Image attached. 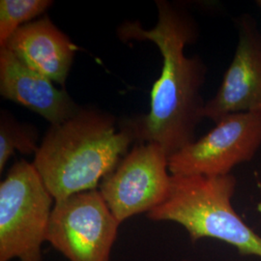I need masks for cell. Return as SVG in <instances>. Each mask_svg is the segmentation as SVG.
<instances>
[{
  "instance_id": "cell-1",
  "label": "cell",
  "mask_w": 261,
  "mask_h": 261,
  "mask_svg": "<svg viewBox=\"0 0 261 261\" xmlns=\"http://www.w3.org/2000/svg\"><path fill=\"white\" fill-rule=\"evenodd\" d=\"M158 21L145 30L139 22H126L119 37L149 40L163 56L162 73L153 85L150 112L124 122L136 140L160 144L168 157L196 139V129L204 118L201 88L206 66L198 56H185V47L197 36L196 22L185 10L168 1H157Z\"/></svg>"
},
{
  "instance_id": "cell-2",
  "label": "cell",
  "mask_w": 261,
  "mask_h": 261,
  "mask_svg": "<svg viewBox=\"0 0 261 261\" xmlns=\"http://www.w3.org/2000/svg\"><path fill=\"white\" fill-rule=\"evenodd\" d=\"M134 132L123 123L116 130L114 117L96 110H84L47 130L33 162L34 168L56 202L87 191L120 162Z\"/></svg>"
},
{
  "instance_id": "cell-3",
  "label": "cell",
  "mask_w": 261,
  "mask_h": 261,
  "mask_svg": "<svg viewBox=\"0 0 261 261\" xmlns=\"http://www.w3.org/2000/svg\"><path fill=\"white\" fill-rule=\"evenodd\" d=\"M237 181L224 176L171 175L166 199L147 213L155 222L181 224L193 242L213 238L226 243L243 255L261 257V236L234 210Z\"/></svg>"
},
{
  "instance_id": "cell-4",
  "label": "cell",
  "mask_w": 261,
  "mask_h": 261,
  "mask_svg": "<svg viewBox=\"0 0 261 261\" xmlns=\"http://www.w3.org/2000/svg\"><path fill=\"white\" fill-rule=\"evenodd\" d=\"M54 200L33 164L12 167L0 184V261H42Z\"/></svg>"
},
{
  "instance_id": "cell-5",
  "label": "cell",
  "mask_w": 261,
  "mask_h": 261,
  "mask_svg": "<svg viewBox=\"0 0 261 261\" xmlns=\"http://www.w3.org/2000/svg\"><path fill=\"white\" fill-rule=\"evenodd\" d=\"M120 222L97 190L57 201L47 242L69 261H110Z\"/></svg>"
},
{
  "instance_id": "cell-6",
  "label": "cell",
  "mask_w": 261,
  "mask_h": 261,
  "mask_svg": "<svg viewBox=\"0 0 261 261\" xmlns=\"http://www.w3.org/2000/svg\"><path fill=\"white\" fill-rule=\"evenodd\" d=\"M261 146V112L230 114L205 136L168 157L171 175L224 176Z\"/></svg>"
},
{
  "instance_id": "cell-7",
  "label": "cell",
  "mask_w": 261,
  "mask_h": 261,
  "mask_svg": "<svg viewBox=\"0 0 261 261\" xmlns=\"http://www.w3.org/2000/svg\"><path fill=\"white\" fill-rule=\"evenodd\" d=\"M168 155L160 144L135 146L117 167L103 178L100 193L118 222L150 212L168 196L171 174Z\"/></svg>"
},
{
  "instance_id": "cell-8",
  "label": "cell",
  "mask_w": 261,
  "mask_h": 261,
  "mask_svg": "<svg viewBox=\"0 0 261 261\" xmlns=\"http://www.w3.org/2000/svg\"><path fill=\"white\" fill-rule=\"evenodd\" d=\"M234 21L237 45L232 61L204 107V118L215 124L234 113L261 112V30L249 14Z\"/></svg>"
},
{
  "instance_id": "cell-9",
  "label": "cell",
  "mask_w": 261,
  "mask_h": 261,
  "mask_svg": "<svg viewBox=\"0 0 261 261\" xmlns=\"http://www.w3.org/2000/svg\"><path fill=\"white\" fill-rule=\"evenodd\" d=\"M25 65L6 47L0 49V94L41 115L51 126L75 116L82 109L64 89Z\"/></svg>"
},
{
  "instance_id": "cell-10",
  "label": "cell",
  "mask_w": 261,
  "mask_h": 261,
  "mask_svg": "<svg viewBox=\"0 0 261 261\" xmlns=\"http://www.w3.org/2000/svg\"><path fill=\"white\" fill-rule=\"evenodd\" d=\"M2 47L8 48L29 68L62 86L79 49L47 18L20 27Z\"/></svg>"
},
{
  "instance_id": "cell-11",
  "label": "cell",
  "mask_w": 261,
  "mask_h": 261,
  "mask_svg": "<svg viewBox=\"0 0 261 261\" xmlns=\"http://www.w3.org/2000/svg\"><path fill=\"white\" fill-rule=\"evenodd\" d=\"M37 132L34 127L21 124L8 113L2 112L0 120V171L16 150L22 154L37 152Z\"/></svg>"
},
{
  "instance_id": "cell-12",
  "label": "cell",
  "mask_w": 261,
  "mask_h": 261,
  "mask_svg": "<svg viewBox=\"0 0 261 261\" xmlns=\"http://www.w3.org/2000/svg\"><path fill=\"white\" fill-rule=\"evenodd\" d=\"M51 3L49 0H1L0 47H4L20 27L43 14Z\"/></svg>"
},
{
  "instance_id": "cell-13",
  "label": "cell",
  "mask_w": 261,
  "mask_h": 261,
  "mask_svg": "<svg viewBox=\"0 0 261 261\" xmlns=\"http://www.w3.org/2000/svg\"><path fill=\"white\" fill-rule=\"evenodd\" d=\"M255 3H256V5L259 7V9H261V0H257Z\"/></svg>"
},
{
  "instance_id": "cell-14",
  "label": "cell",
  "mask_w": 261,
  "mask_h": 261,
  "mask_svg": "<svg viewBox=\"0 0 261 261\" xmlns=\"http://www.w3.org/2000/svg\"><path fill=\"white\" fill-rule=\"evenodd\" d=\"M185 261H186V260H185Z\"/></svg>"
}]
</instances>
